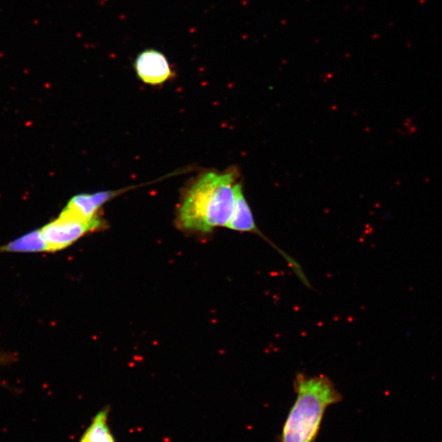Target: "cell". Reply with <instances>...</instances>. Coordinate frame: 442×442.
Masks as SVG:
<instances>
[{"mask_svg": "<svg viewBox=\"0 0 442 442\" xmlns=\"http://www.w3.org/2000/svg\"><path fill=\"white\" fill-rule=\"evenodd\" d=\"M116 194V192H99L93 194L74 196L64 209V213L83 220L99 218V211Z\"/></svg>", "mask_w": 442, "mask_h": 442, "instance_id": "5b68a950", "label": "cell"}, {"mask_svg": "<svg viewBox=\"0 0 442 442\" xmlns=\"http://www.w3.org/2000/svg\"><path fill=\"white\" fill-rule=\"evenodd\" d=\"M103 225L100 218L83 220L62 211L59 218L45 224L41 231L48 252H55L71 246L85 234L102 228Z\"/></svg>", "mask_w": 442, "mask_h": 442, "instance_id": "3957f363", "label": "cell"}, {"mask_svg": "<svg viewBox=\"0 0 442 442\" xmlns=\"http://www.w3.org/2000/svg\"><path fill=\"white\" fill-rule=\"evenodd\" d=\"M293 387L297 397L283 425L281 442H315L326 411L342 401V395L324 374H297Z\"/></svg>", "mask_w": 442, "mask_h": 442, "instance_id": "7a4b0ae2", "label": "cell"}, {"mask_svg": "<svg viewBox=\"0 0 442 442\" xmlns=\"http://www.w3.org/2000/svg\"><path fill=\"white\" fill-rule=\"evenodd\" d=\"M234 171L208 172L190 186L178 211L177 222L187 231L210 233L227 227L234 211Z\"/></svg>", "mask_w": 442, "mask_h": 442, "instance_id": "6da1fadb", "label": "cell"}, {"mask_svg": "<svg viewBox=\"0 0 442 442\" xmlns=\"http://www.w3.org/2000/svg\"><path fill=\"white\" fill-rule=\"evenodd\" d=\"M45 252H48V247L44 238L42 236L41 229L24 234L23 236L0 247V253Z\"/></svg>", "mask_w": 442, "mask_h": 442, "instance_id": "52a82bcc", "label": "cell"}, {"mask_svg": "<svg viewBox=\"0 0 442 442\" xmlns=\"http://www.w3.org/2000/svg\"><path fill=\"white\" fill-rule=\"evenodd\" d=\"M109 409L104 408L93 418L80 442H117L108 422Z\"/></svg>", "mask_w": 442, "mask_h": 442, "instance_id": "8992f818", "label": "cell"}, {"mask_svg": "<svg viewBox=\"0 0 442 442\" xmlns=\"http://www.w3.org/2000/svg\"><path fill=\"white\" fill-rule=\"evenodd\" d=\"M15 355L7 352H0V366L6 365L16 360Z\"/></svg>", "mask_w": 442, "mask_h": 442, "instance_id": "ba28073f", "label": "cell"}, {"mask_svg": "<svg viewBox=\"0 0 442 442\" xmlns=\"http://www.w3.org/2000/svg\"><path fill=\"white\" fill-rule=\"evenodd\" d=\"M134 66L138 78L148 85L164 84L172 76L169 61L163 52L157 50L141 52L134 61Z\"/></svg>", "mask_w": 442, "mask_h": 442, "instance_id": "277c9868", "label": "cell"}]
</instances>
